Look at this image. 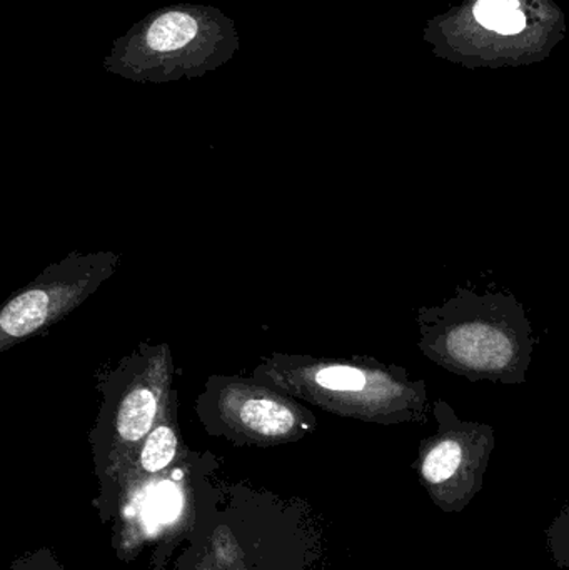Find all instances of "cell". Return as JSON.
Listing matches in <instances>:
<instances>
[{"label":"cell","instance_id":"obj_4","mask_svg":"<svg viewBox=\"0 0 569 570\" xmlns=\"http://www.w3.org/2000/svg\"><path fill=\"white\" fill-rule=\"evenodd\" d=\"M567 13L557 0H461L424 26L434 57L467 69L543 62L567 39Z\"/></svg>","mask_w":569,"mask_h":570},{"label":"cell","instance_id":"obj_6","mask_svg":"<svg viewBox=\"0 0 569 570\" xmlns=\"http://www.w3.org/2000/svg\"><path fill=\"white\" fill-rule=\"evenodd\" d=\"M213 459L186 451L177 464L156 475L126 474L94 504L102 521H114L119 558L139 554L144 544H159L156 559H169L193 525L204 489L214 474Z\"/></svg>","mask_w":569,"mask_h":570},{"label":"cell","instance_id":"obj_13","mask_svg":"<svg viewBox=\"0 0 569 570\" xmlns=\"http://www.w3.org/2000/svg\"><path fill=\"white\" fill-rule=\"evenodd\" d=\"M550 548L558 564L569 568V505L550 529Z\"/></svg>","mask_w":569,"mask_h":570},{"label":"cell","instance_id":"obj_11","mask_svg":"<svg viewBox=\"0 0 569 570\" xmlns=\"http://www.w3.org/2000/svg\"><path fill=\"white\" fill-rule=\"evenodd\" d=\"M186 451L187 449H184L183 444H180L179 428H177L176 395H174L173 391V394L167 399V404L166 407H164L163 415H160L159 421L154 425L149 435L144 439L139 451L134 455L133 461L127 465L122 475L160 474V472H166L167 469L177 464L179 459L186 454ZM122 475H120V478H122ZM119 479H117V481H119ZM99 498H102V495H99Z\"/></svg>","mask_w":569,"mask_h":570},{"label":"cell","instance_id":"obj_5","mask_svg":"<svg viewBox=\"0 0 569 570\" xmlns=\"http://www.w3.org/2000/svg\"><path fill=\"white\" fill-rule=\"evenodd\" d=\"M239 49L236 23L223 10L176 3L154 10L117 37L102 66L137 83L176 82L214 72Z\"/></svg>","mask_w":569,"mask_h":570},{"label":"cell","instance_id":"obj_2","mask_svg":"<svg viewBox=\"0 0 569 570\" xmlns=\"http://www.w3.org/2000/svg\"><path fill=\"white\" fill-rule=\"evenodd\" d=\"M418 347L444 371L470 382L520 385L533 361V324L510 292L458 287L416 312Z\"/></svg>","mask_w":569,"mask_h":570},{"label":"cell","instance_id":"obj_9","mask_svg":"<svg viewBox=\"0 0 569 570\" xmlns=\"http://www.w3.org/2000/svg\"><path fill=\"white\" fill-rule=\"evenodd\" d=\"M112 253L72 256L50 266L39 279L9 298L0 312V351L32 337L79 307L116 271Z\"/></svg>","mask_w":569,"mask_h":570},{"label":"cell","instance_id":"obj_10","mask_svg":"<svg viewBox=\"0 0 569 570\" xmlns=\"http://www.w3.org/2000/svg\"><path fill=\"white\" fill-rule=\"evenodd\" d=\"M436 432L420 444L416 469L431 498L444 504L471 499L483 484L494 449V429L467 421L443 399L434 401Z\"/></svg>","mask_w":569,"mask_h":570},{"label":"cell","instance_id":"obj_7","mask_svg":"<svg viewBox=\"0 0 569 570\" xmlns=\"http://www.w3.org/2000/svg\"><path fill=\"white\" fill-rule=\"evenodd\" d=\"M173 357L169 347L146 348L124 368L122 384L107 402L92 434L94 461L106 494L126 471L144 439L163 415L173 394Z\"/></svg>","mask_w":569,"mask_h":570},{"label":"cell","instance_id":"obj_3","mask_svg":"<svg viewBox=\"0 0 569 570\" xmlns=\"http://www.w3.org/2000/svg\"><path fill=\"white\" fill-rule=\"evenodd\" d=\"M256 382L304 399L341 417L394 425L426 422L430 395L423 379L403 365L376 358H311L273 355L257 367Z\"/></svg>","mask_w":569,"mask_h":570},{"label":"cell","instance_id":"obj_1","mask_svg":"<svg viewBox=\"0 0 569 570\" xmlns=\"http://www.w3.org/2000/svg\"><path fill=\"white\" fill-rule=\"evenodd\" d=\"M174 570H321L323 531L310 508L210 475Z\"/></svg>","mask_w":569,"mask_h":570},{"label":"cell","instance_id":"obj_12","mask_svg":"<svg viewBox=\"0 0 569 570\" xmlns=\"http://www.w3.org/2000/svg\"><path fill=\"white\" fill-rule=\"evenodd\" d=\"M10 570H66V568L60 564L52 549L40 548L17 558L10 566Z\"/></svg>","mask_w":569,"mask_h":570},{"label":"cell","instance_id":"obj_8","mask_svg":"<svg viewBox=\"0 0 569 570\" xmlns=\"http://www.w3.org/2000/svg\"><path fill=\"white\" fill-rule=\"evenodd\" d=\"M203 419L210 434L237 444L279 445L316 429V417L291 395L259 382L219 379L207 385Z\"/></svg>","mask_w":569,"mask_h":570}]
</instances>
